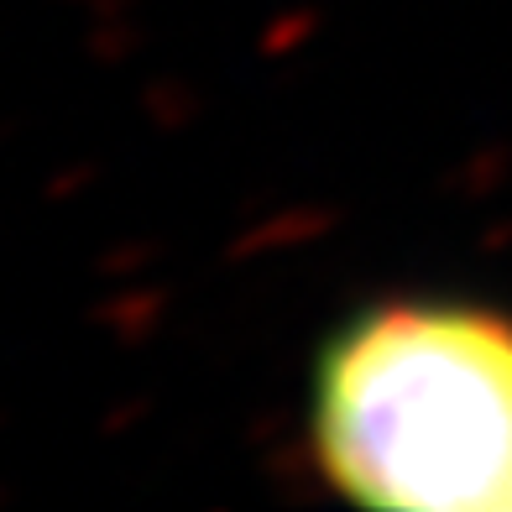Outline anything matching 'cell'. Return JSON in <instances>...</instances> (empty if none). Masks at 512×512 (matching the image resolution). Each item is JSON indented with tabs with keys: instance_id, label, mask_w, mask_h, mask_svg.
Here are the masks:
<instances>
[{
	"instance_id": "obj_1",
	"label": "cell",
	"mask_w": 512,
	"mask_h": 512,
	"mask_svg": "<svg viewBox=\"0 0 512 512\" xmlns=\"http://www.w3.org/2000/svg\"><path fill=\"white\" fill-rule=\"evenodd\" d=\"M319 471L403 512H512V319L471 304L361 314L319 366Z\"/></svg>"
}]
</instances>
